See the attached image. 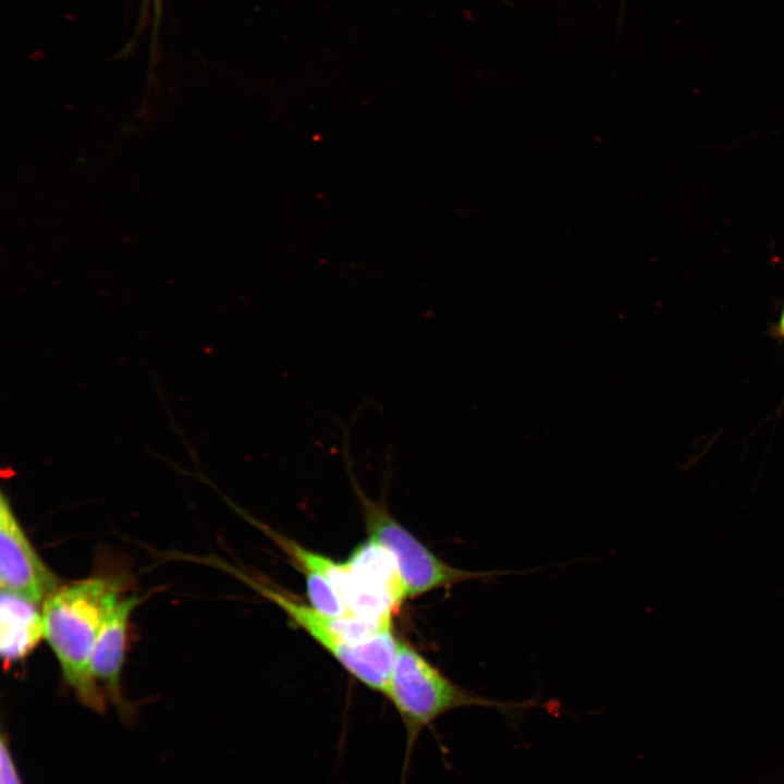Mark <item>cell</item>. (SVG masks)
<instances>
[{
    "label": "cell",
    "instance_id": "277c9868",
    "mask_svg": "<svg viewBox=\"0 0 784 784\" xmlns=\"http://www.w3.org/2000/svg\"><path fill=\"white\" fill-rule=\"evenodd\" d=\"M342 429L344 465L362 509L368 539L387 549L394 558L405 599L441 588H451L469 580L488 583L499 576L513 574L507 571L464 569L436 555L389 511L385 492L393 473L391 456L387 455L381 495L378 500H373L366 494L356 478L350 452V431L344 427Z\"/></svg>",
    "mask_w": 784,
    "mask_h": 784
},
{
    "label": "cell",
    "instance_id": "7a4b0ae2",
    "mask_svg": "<svg viewBox=\"0 0 784 784\" xmlns=\"http://www.w3.org/2000/svg\"><path fill=\"white\" fill-rule=\"evenodd\" d=\"M261 596L282 610L287 618L305 630L352 676L369 689L384 694L396 654L392 620L358 616L330 617L291 593L241 574Z\"/></svg>",
    "mask_w": 784,
    "mask_h": 784
},
{
    "label": "cell",
    "instance_id": "6da1fadb",
    "mask_svg": "<svg viewBox=\"0 0 784 784\" xmlns=\"http://www.w3.org/2000/svg\"><path fill=\"white\" fill-rule=\"evenodd\" d=\"M114 580L93 577L57 589L42 609L45 638L54 652L64 679L88 708L105 710V697L90 671L99 633L119 602Z\"/></svg>",
    "mask_w": 784,
    "mask_h": 784
},
{
    "label": "cell",
    "instance_id": "ba28073f",
    "mask_svg": "<svg viewBox=\"0 0 784 784\" xmlns=\"http://www.w3.org/2000/svg\"><path fill=\"white\" fill-rule=\"evenodd\" d=\"M780 331H781L782 334L784 335V311H783V316H782V319H781V322H780Z\"/></svg>",
    "mask_w": 784,
    "mask_h": 784
},
{
    "label": "cell",
    "instance_id": "8992f818",
    "mask_svg": "<svg viewBox=\"0 0 784 784\" xmlns=\"http://www.w3.org/2000/svg\"><path fill=\"white\" fill-rule=\"evenodd\" d=\"M137 603L136 597L118 602L102 625L90 658V671L96 683L103 684L110 699L122 712L128 709L121 688L126 630L130 615Z\"/></svg>",
    "mask_w": 784,
    "mask_h": 784
},
{
    "label": "cell",
    "instance_id": "3957f363",
    "mask_svg": "<svg viewBox=\"0 0 784 784\" xmlns=\"http://www.w3.org/2000/svg\"><path fill=\"white\" fill-rule=\"evenodd\" d=\"M383 696L391 702L406 731L401 784H405L414 746L426 727L444 714L461 708L480 707L501 712L517 722L539 703L502 701L466 689L446 677L411 644L397 638L392 673Z\"/></svg>",
    "mask_w": 784,
    "mask_h": 784
},
{
    "label": "cell",
    "instance_id": "52a82bcc",
    "mask_svg": "<svg viewBox=\"0 0 784 784\" xmlns=\"http://www.w3.org/2000/svg\"><path fill=\"white\" fill-rule=\"evenodd\" d=\"M45 636L42 613L36 603L1 590L0 653L5 663L26 657Z\"/></svg>",
    "mask_w": 784,
    "mask_h": 784
},
{
    "label": "cell",
    "instance_id": "5b68a950",
    "mask_svg": "<svg viewBox=\"0 0 784 784\" xmlns=\"http://www.w3.org/2000/svg\"><path fill=\"white\" fill-rule=\"evenodd\" d=\"M0 584L1 590L36 604L58 589L57 578L32 546L4 493L0 498Z\"/></svg>",
    "mask_w": 784,
    "mask_h": 784
}]
</instances>
